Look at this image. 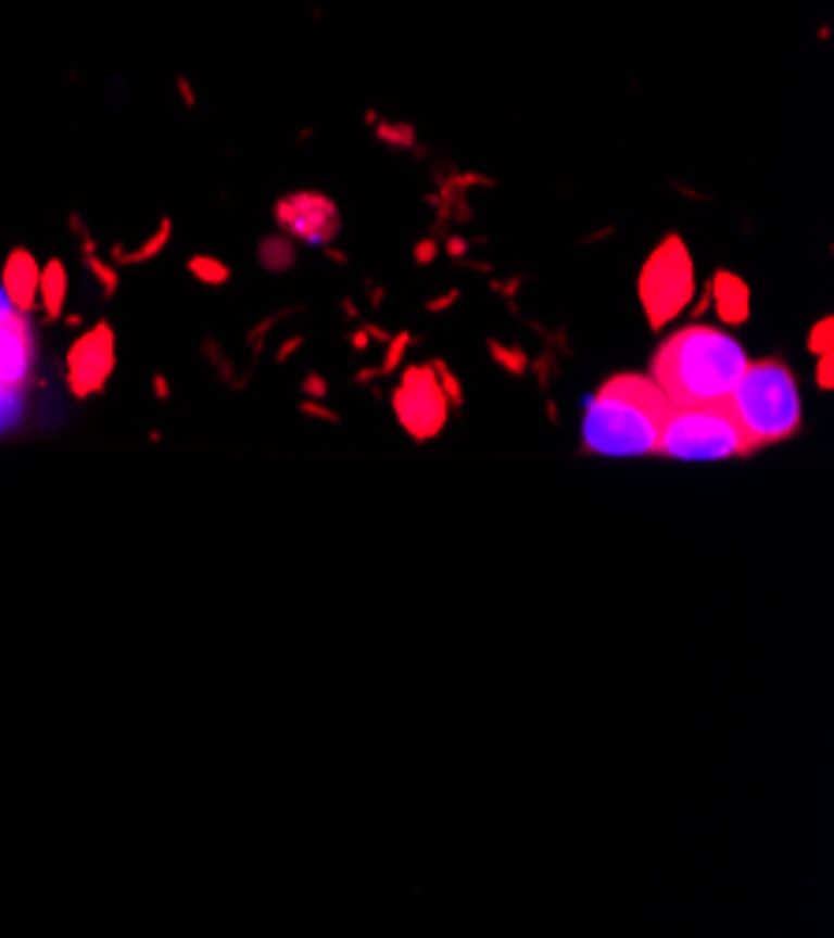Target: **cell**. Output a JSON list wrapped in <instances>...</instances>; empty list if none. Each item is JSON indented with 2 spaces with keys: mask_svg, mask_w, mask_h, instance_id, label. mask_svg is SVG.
<instances>
[{
  "mask_svg": "<svg viewBox=\"0 0 834 938\" xmlns=\"http://www.w3.org/2000/svg\"><path fill=\"white\" fill-rule=\"evenodd\" d=\"M693 292H696L693 258H688L681 240H667L647 258L644 274H640V300H644L652 326H662L673 315H681L693 303Z\"/></svg>",
  "mask_w": 834,
  "mask_h": 938,
  "instance_id": "5b68a950",
  "label": "cell"
},
{
  "mask_svg": "<svg viewBox=\"0 0 834 938\" xmlns=\"http://www.w3.org/2000/svg\"><path fill=\"white\" fill-rule=\"evenodd\" d=\"M715 307H719V315L726 322H745L748 318V289L734 274L715 277Z\"/></svg>",
  "mask_w": 834,
  "mask_h": 938,
  "instance_id": "8fae6325",
  "label": "cell"
},
{
  "mask_svg": "<svg viewBox=\"0 0 834 938\" xmlns=\"http://www.w3.org/2000/svg\"><path fill=\"white\" fill-rule=\"evenodd\" d=\"M277 221L300 240L323 243L337 232V210L318 194H292L277 206Z\"/></svg>",
  "mask_w": 834,
  "mask_h": 938,
  "instance_id": "9c48e42d",
  "label": "cell"
},
{
  "mask_svg": "<svg viewBox=\"0 0 834 938\" xmlns=\"http://www.w3.org/2000/svg\"><path fill=\"white\" fill-rule=\"evenodd\" d=\"M30 363H34L30 326L23 322V315L0 292V427H8V422L20 416Z\"/></svg>",
  "mask_w": 834,
  "mask_h": 938,
  "instance_id": "8992f818",
  "label": "cell"
},
{
  "mask_svg": "<svg viewBox=\"0 0 834 938\" xmlns=\"http://www.w3.org/2000/svg\"><path fill=\"white\" fill-rule=\"evenodd\" d=\"M808 348L820 352V356H831V318H823V322L812 329V337H808Z\"/></svg>",
  "mask_w": 834,
  "mask_h": 938,
  "instance_id": "5bb4252c",
  "label": "cell"
},
{
  "mask_svg": "<svg viewBox=\"0 0 834 938\" xmlns=\"http://www.w3.org/2000/svg\"><path fill=\"white\" fill-rule=\"evenodd\" d=\"M38 281H41V266L34 262L30 251L15 248L4 262V281H0V292L8 295V303H12L20 315H27V310L38 307Z\"/></svg>",
  "mask_w": 834,
  "mask_h": 938,
  "instance_id": "30bf717a",
  "label": "cell"
},
{
  "mask_svg": "<svg viewBox=\"0 0 834 938\" xmlns=\"http://www.w3.org/2000/svg\"><path fill=\"white\" fill-rule=\"evenodd\" d=\"M64 295H67V274L61 262H49L41 269V281H38V303L46 307L49 318H56L64 310Z\"/></svg>",
  "mask_w": 834,
  "mask_h": 938,
  "instance_id": "7c38bea8",
  "label": "cell"
},
{
  "mask_svg": "<svg viewBox=\"0 0 834 938\" xmlns=\"http://www.w3.org/2000/svg\"><path fill=\"white\" fill-rule=\"evenodd\" d=\"M748 356L722 329L688 326L655 352V385L670 404H726Z\"/></svg>",
  "mask_w": 834,
  "mask_h": 938,
  "instance_id": "6da1fadb",
  "label": "cell"
},
{
  "mask_svg": "<svg viewBox=\"0 0 834 938\" xmlns=\"http://www.w3.org/2000/svg\"><path fill=\"white\" fill-rule=\"evenodd\" d=\"M659 453L678 460H726L753 453L730 404H673L662 427Z\"/></svg>",
  "mask_w": 834,
  "mask_h": 938,
  "instance_id": "277c9868",
  "label": "cell"
},
{
  "mask_svg": "<svg viewBox=\"0 0 834 938\" xmlns=\"http://www.w3.org/2000/svg\"><path fill=\"white\" fill-rule=\"evenodd\" d=\"M113 363H116L113 329L109 326L87 329V333L72 344V352H67V385H72V393L75 396L101 393V385L113 375Z\"/></svg>",
  "mask_w": 834,
  "mask_h": 938,
  "instance_id": "52a82bcc",
  "label": "cell"
},
{
  "mask_svg": "<svg viewBox=\"0 0 834 938\" xmlns=\"http://www.w3.org/2000/svg\"><path fill=\"white\" fill-rule=\"evenodd\" d=\"M670 396L655 385V378H610L587 404L584 445L603 456L659 453V438L670 419Z\"/></svg>",
  "mask_w": 834,
  "mask_h": 938,
  "instance_id": "7a4b0ae2",
  "label": "cell"
},
{
  "mask_svg": "<svg viewBox=\"0 0 834 938\" xmlns=\"http://www.w3.org/2000/svg\"><path fill=\"white\" fill-rule=\"evenodd\" d=\"M820 385L831 389V356H820Z\"/></svg>",
  "mask_w": 834,
  "mask_h": 938,
  "instance_id": "9a60e30c",
  "label": "cell"
},
{
  "mask_svg": "<svg viewBox=\"0 0 834 938\" xmlns=\"http://www.w3.org/2000/svg\"><path fill=\"white\" fill-rule=\"evenodd\" d=\"M726 404H730V411H734L737 427L745 430L753 449L782 442V438H789L801 427L797 382H794V375L774 359L748 363Z\"/></svg>",
  "mask_w": 834,
  "mask_h": 938,
  "instance_id": "3957f363",
  "label": "cell"
},
{
  "mask_svg": "<svg viewBox=\"0 0 834 938\" xmlns=\"http://www.w3.org/2000/svg\"><path fill=\"white\" fill-rule=\"evenodd\" d=\"M397 416L416 438H431L445 422V393L434 382V370H412L397 389Z\"/></svg>",
  "mask_w": 834,
  "mask_h": 938,
  "instance_id": "ba28073f",
  "label": "cell"
},
{
  "mask_svg": "<svg viewBox=\"0 0 834 938\" xmlns=\"http://www.w3.org/2000/svg\"><path fill=\"white\" fill-rule=\"evenodd\" d=\"M191 274H195L199 281H206V284L229 281V269H225L222 262H210V258H191Z\"/></svg>",
  "mask_w": 834,
  "mask_h": 938,
  "instance_id": "4fadbf2b",
  "label": "cell"
}]
</instances>
